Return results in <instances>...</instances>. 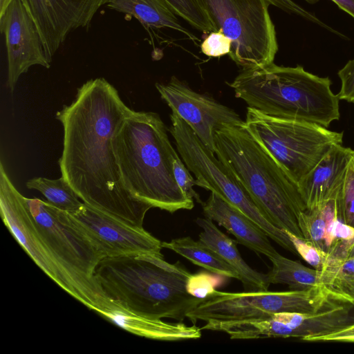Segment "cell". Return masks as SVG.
<instances>
[{
	"mask_svg": "<svg viewBox=\"0 0 354 354\" xmlns=\"http://www.w3.org/2000/svg\"><path fill=\"white\" fill-rule=\"evenodd\" d=\"M70 215L102 259L140 253L161 254L162 242L143 227L131 225L86 203Z\"/></svg>",
	"mask_w": 354,
	"mask_h": 354,
	"instance_id": "4fadbf2b",
	"label": "cell"
},
{
	"mask_svg": "<svg viewBox=\"0 0 354 354\" xmlns=\"http://www.w3.org/2000/svg\"><path fill=\"white\" fill-rule=\"evenodd\" d=\"M12 0H0V12ZM39 32L48 61L79 28L90 26L98 10L110 0H21Z\"/></svg>",
	"mask_w": 354,
	"mask_h": 354,
	"instance_id": "5bb4252c",
	"label": "cell"
},
{
	"mask_svg": "<svg viewBox=\"0 0 354 354\" xmlns=\"http://www.w3.org/2000/svg\"><path fill=\"white\" fill-rule=\"evenodd\" d=\"M101 316L123 329L140 337L161 341L196 339L201 337V328L182 322H168L115 310Z\"/></svg>",
	"mask_w": 354,
	"mask_h": 354,
	"instance_id": "ffe728a7",
	"label": "cell"
},
{
	"mask_svg": "<svg viewBox=\"0 0 354 354\" xmlns=\"http://www.w3.org/2000/svg\"><path fill=\"white\" fill-rule=\"evenodd\" d=\"M339 297L325 286L307 290L222 292L216 290L187 314L195 324L263 319L279 313H314Z\"/></svg>",
	"mask_w": 354,
	"mask_h": 354,
	"instance_id": "9c48e42d",
	"label": "cell"
},
{
	"mask_svg": "<svg viewBox=\"0 0 354 354\" xmlns=\"http://www.w3.org/2000/svg\"><path fill=\"white\" fill-rule=\"evenodd\" d=\"M215 154L232 171L255 205L275 226L304 239L298 218L307 209L297 183L241 126L215 132Z\"/></svg>",
	"mask_w": 354,
	"mask_h": 354,
	"instance_id": "277c9868",
	"label": "cell"
},
{
	"mask_svg": "<svg viewBox=\"0 0 354 354\" xmlns=\"http://www.w3.org/2000/svg\"><path fill=\"white\" fill-rule=\"evenodd\" d=\"M272 263L268 273L270 283L288 286L290 290H307L323 285L319 272L305 266L299 261L286 258L279 253L268 258Z\"/></svg>",
	"mask_w": 354,
	"mask_h": 354,
	"instance_id": "cb8c5ba5",
	"label": "cell"
},
{
	"mask_svg": "<svg viewBox=\"0 0 354 354\" xmlns=\"http://www.w3.org/2000/svg\"><path fill=\"white\" fill-rule=\"evenodd\" d=\"M162 247L175 252L214 274L239 280L238 272L200 240L194 241L189 236L177 238L168 242H162Z\"/></svg>",
	"mask_w": 354,
	"mask_h": 354,
	"instance_id": "603a6c76",
	"label": "cell"
},
{
	"mask_svg": "<svg viewBox=\"0 0 354 354\" xmlns=\"http://www.w3.org/2000/svg\"><path fill=\"white\" fill-rule=\"evenodd\" d=\"M201 205L205 216L225 228L237 243L268 258L279 253L261 228L216 193L211 192L207 200Z\"/></svg>",
	"mask_w": 354,
	"mask_h": 354,
	"instance_id": "ac0fdd59",
	"label": "cell"
},
{
	"mask_svg": "<svg viewBox=\"0 0 354 354\" xmlns=\"http://www.w3.org/2000/svg\"><path fill=\"white\" fill-rule=\"evenodd\" d=\"M133 111L105 79L86 82L72 103L56 114L64 129L59 165L62 177L84 203L143 227L152 206L126 188L112 145L113 136Z\"/></svg>",
	"mask_w": 354,
	"mask_h": 354,
	"instance_id": "6da1fadb",
	"label": "cell"
},
{
	"mask_svg": "<svg viewBox=\"0 0 354 354\" xmlns=\"http://www.w3.org/2000/svg\"><path fill=\"white\" fill-rule=\"evenodd\" d=\"M161 98L192 128L198 138L215 153V132L225 127L241 126L239 115L214 98L192 89L172 76L167 84L156 83Z\"/></svg>",
	"mask_w": 354,
	"mask_h": 354,
	"instance_id": "7c38bea8",
	"label": "cell"
},
{
	"mask_svg": "<svg viewBox=\"0 0 354 354\" xmlns=\"http://www.w3.org/2000/svg\"><path fill=\"white\" fill-rule=\"evenodd\" d=\"M339 192L320 206L302 212L298 218L304 238L326 253L334 241V227L339 218Z\"/></svg>",
	"mask_w": 354,
	"mask_h": 354,
	"instance_id": "7402d4cb",
	"label": "cell"
},
{
	"mask_svg": "<svg viewBox=\"0 0 354 354\" xmlns=\"http://www.w3.org/2000/svg\"><path fill=\"white\" fill-rule=\"evenodd\" d=\"M348 257H354V242L351 247L350 248L349 252H348Z\"/></svg>",
	"mask_w": 354,
	"mask_h": 354,
	"instance_id": "d590c367",
	"label": "cell"
},
{
	"mask_svg": "<svg viewBox=\"0 0 354 354\" xmlns=\"http://www.w3.org/2000/svg\"><path fill=\"white\" fill-rule=\"evenodd\" d=\"M231 47V39L220 30L209 32L201 45L203 54L214 57L229 54Z\"/></svg>",
	"mask_w": 354,
	"mask_h": 354,
	"instance_id": "1f68e13d",
	"label": "cell"
},
{
	"mask_svg": "<svg viewBox=\"0 0 354 354\" xmlns=\"http://www.w3.org/2000/svg\"><path fill=\"white\" fill-rule=\"evenodd\" d=\"M174 12L194 28L205 33L218 31L201 0H165Z\"/></svg>",
	"mask_w": 354,
	"mask_h": 354,
	"instance_id": "4316f807",
	"label": "cell"
},
{
	"mask_svg": "<svg viewBox=\"0 0 354 354\" xmlns=\"http://www.w3.org/2000/svg\"><path fill=\"white\" fill-rule=\"evenodd\" d=\"M354 306L342 297L314 313H281L288 325L287 337L316 342L354 324Z\"/></svg>",
	"mask_w": 354,
	"mask_h": 354,
	"instance_id": "e0dca14e",
	"label": "cell"
},
{
	"mask_svg": "<svg viewBox=\"0 0 354 354\" xmlns=\"http://www.w3.org/2000/svg\"><path fill=\"white\" fill-rule=\"evenodd\" d=\"M218 285L217 277L207 272H200L191 274L187 281L186 289L192 296L204 299L214 292Z\"/></svg>",
	"mask_w": 354,
	"mask_h": 354,
	"instance_id": "f546056e",
	"label": "cell"
},
{
	"mask_svg": "<svg viewBox=\"0 0 354 354\" xmlns=\"http://www.w3.org/2000/svg\"><path fill=\"white\" fill-rule=\"evenodd\" d=\"M341 88L337 95L339 100L354 104V59H350L337 73Z\"/></svg>",
	"mask_w": 354,
	"mask_h": 354,
	"instance_id": "d6a6232c",
	"label": "cell"
},
{
	"mask_svg": "<svg viewBox=\"0 0 354 354\" xmlns=\"http://www.w3.org/2000/svg\"><path fill=\"white\" fill-rule=\"evenodd\" d=\"M170 119L169 132L181 159L196 176V185L218 194L248 217L269 238L284 249L290 250L292 243L287 233L266 218L214 152L203 144L175 111H171Z\"/></svg>",
	"mask_w": 354,
	"mask_h": 354,
	"instance_id": "ba28073f",
	"label": "cell"
},
{
	"mask_svg": "<svg viewBox=\"0 0 354 354\" xmlns=\"http://www.w3.org/2000/svg\"><path fill=\"white\" fill-rule=\"evenodd\" d=\"M0 211L3 223L37 265L57 285L77 299V293L46 245L21 195L0 164Z\"/></svg>",
	"mask_w": 354,
	"mask_h": 354,
	"instance_id": "8fae6325",
	"label": "cell"
},
{
	"mask_svg": "<svg viewBox=\"0 0 354 354\" xmlns=\"http://www.w3.org/2000/svg\"><path fill=\"white\" fill-rule=\"evenodd\" d=\"M270 4L283 10L289 13H292L300 16L313 23L318 24L330 31H333L332 28L320 21L315 15L308 12L292 0H267Z\"/></svg>",
	"mask_w": 354,
	"mask_h": 354,
	"instance_id": "836d02e7",
	"label": "cell"
},
{
	"mask_svg": "<svg viewBox=\"0 0 354 354\" xmlns=\"http://www.w3.org/2000/svg\"><path fill=\"white\" fill-rule=\"evenodd\" d=\"M244 122L250 133L297 183L333 146L343 143V132L270 116L249 106Z\"/></svg>",
	"mask_w": 354,
	"mask_h": 354,
	"instance_id": "52a82bcc",
	"label": "cell"
},
{
	"mask_svg": "<svg viewBox=\"0 0 354 354\" xmlns=\"http://www.w3.org/2000/svg\"><path fill=\"white\" fill-rule=\"evenodd\" d=\"M190 275L179 261L170 263L154 253L103 258L95 270L106 295L123 310L180 322L203 300L187 292Z\"/></svg>",
	"mask_w": 354,
	"mask_h": 354,
	"instance_id": "7a4b0ae2",
	"label": "cell"
},
{
	"mask_svg": "<svg viewBox=\"0 0 354 354\" xmlns=\"http://www.w3.org/2000/svg\"><path fill=\"white\" fill-rule=\"evenodd\" d=\"M196 224L202 229L199 240L214 250L239 274L246 291L268 290V274L252 269L241 257L234 241L222 232L208 218H198Z\"/></svg>",
	"mask_w": 354,
	"mask_h": 354,
	"instance_id": "d6986e66",
	"label": "cell"
},
{
	"mask_svg": "<svg viewBox=\"0 0 354 354\" xmlns=\"http://www.w3.org/2000/svg\"><path fill=\"white\" fill-rule=\"evenodd\" d=\"M230 86L249 107L270 116L326 128L340 117L339 100L330 88V80L312 74L301 66H282L273 62L243 68Z\"/></svg>",
	"mask_w": 354,
	"mask_h": 354,
	"instance_id": "5b68a950",
	"label": "cell"
},
{
	"mask_svg": "<svg viewBox=\"0 0 354 354\" xmlns=\"http://www.w3.org/2000/svg\"><path fill=\"white\" fill-rule=\"evenodd\" d=\"M218 30L232 41L228 54L243 68L273 63L278 50L267 0H201Z\"/></svg>",
	"mask_w": 354,
	"mask_h": 354,
	"instance_id": "30bf717a",
	"label": "cell"
},
{
	"mask_svg": "<svg viewBox=\"0 0 354 354\" xmlns=\"http://www.w3.org/2000/svg\"><path fill=\"white\" fill-rule=\"evenodd\" d=\"M173 170L176 183L184 194L189 199H196L201 204L203 202L200 199L199 195L194 189L196 185L195 180L189 173V170L185 162L180 158L177 153L173 162Z\"/></svg>",
	"mask_w": 354,
	"mask_h": 354,
	"instance_id": "4dcf8cb0",
	"label": "cell"
},
{
	"mask_svg": "<svg viewBox=\"0 0 354 354\" xmlns=\"http://www.w3.org/2000/svg\"><path fill=\"white\" fill-rule=\"evenodd\" d=\"M354 19V0H331Z\"/></svg>",
	"mask_w": 354,
	"mask_h": 354,
	"instance_id": "e575fe53",
	"label": "cell"
},
{
	"mask_svg": "<svg viewBox=\"0 0 354 354\" xmlns=\"http://www.w3.org/2000/svg\"><path fill=\"white\" fill-rule=\"evenodd\" d=\"M292 241L298 255H299L309 265L320 271L327 258V253L310 241L299 238L293 234L286 231Z\"/></svg>",
	"mask_w": 354,
	"mask_h": 354,
	"instance_id": "f1b7e54d",
	"label": "cell"
},
{
	"mask_svg": "<svg viewBox=\"0 0 354 354\" xmlns=\"http://www.w3.org/2000/svg\"><path fill=\"white\" fill-rule=\"evenodd\" d=\"M351 302L353 304V305L354 306V295L353 297H352L351 300Z\"/></svg>",
	"mask_w": 354,
	"mask_h": 354,
	"instance_id": "8d00e7d4",
	"label": "cell"
},
{
	"mask_svg": "<svg viewBox=\"0 0 354 354\" xmlns=\"http://www.w3.org/2000/svg\"><path fill=\"white\" fill-rule=\"evenodd\" d=\"M25 199L46 245L72 283L77 300L101 315L122 309L99 285L95 270L102 257L70 214L39 198Z\"/></svg>",
	"mask_w": 354,
	"mask_h": 354,
	"instance_id": "8992f818",
	"label": "cell"
},
{
	"mask_svg": "<svg viewBox=\"0 0 354 354\" xmlns=\"http://www.w3.org/2000/svg\"><path fill=\"white\" fill-rule=\"evenodd\" d=\"M319 272L324 286L351 301L354 295V257L341 261L326 260Z\"/></svg>",
	"mask_w": 354,
	"mask_h": 354,
	"instance_id": "484cf974",
	"label": "cell"
},
{
	"mask_svg": "<svg viewBox=\"0 0 354 354\" xmlns=\"http://www.w3.org/2000/svg\"><path fill=\"white\" fill-rule=\"evenodd\" d=\"M0 30L5 37L11 91L32 66L50 68L39 32L21 0H12L0 12Z\"/></svg>",
	"mask_w": 354,
	"mask_h": 354,
	"instance_id": "9a60e30c",
	"label": "cell"
},
{
	"mask_svg": "<svg viewBox=\"0 0 354 354\" xmlns=\"http://www.w3.org/2000/svg\"><path fill=\"white\" fill-rule=\"evenodd\" d=\"M106 6L135 17L145 27L170 28L195 44L199 41L195 35L181 24L165 0H110Z\"/></svg>",
	"mask_w": 354,
	"mask_h": 354,
	"instance_id": "44dd1931",
	"label": "cell"
},
{
	"mask_svg": "<svg viewBox=\"0 0 354 354\" xmlns=\"http://www.w3.org/2000/svg\"><path fill=\"white\" fill-rule=\"evenodd\" d=\"M354 150L335 145L297 183L307 209L316 208L340 190Z\"/></svg>",
	"mask_w": 354,
	"mask_h": 354,
	"instance_id": "2e32d148",
	"label": "cell"
},
{
	"mask_svg": "<svg viewBox=\"0 0 354 354\" xmlns=\"http://www.w3.org/2000/svg\"><path fill=\"white\" fill-rule=\"evenodd\" d=\"M112 145L123 183L135 197L171 213L194 207V201L175 179L177 152L158 113L133 110L113 136Z\"/></svg>",
	"mask_w": 354,
	"mask_h": 354,
	"instance_id": "3957f363",
	"label": "cell"
},
{
	"mask_svg": "<svg viewBox=\"0 0 354 354\" xmlns=\"http://www.w3.org/2000/svg\"><path fill=\"white\" fill-rule=\"evenodd\" d=\"M26 185L28 189L41 192L50 204L69 214L76 212L84 204L69 183L62 177L58 179L36 177L26 182Z\"/></svg>",
	"mask_w": 354,
	"mask_h": 354,
	"instance_id": "d4e9b609",
	"label": "cell"
},
{
	"mask_svg": "<svg viewBox=\"0 0 354 354\" xmlns=\"http://www.w3.org/2000/svg\"><path fill=\"white\" fill-rule=\"evenodd\" d=\"M337 202L339 218L354 227V157L347 167Z\"/></svg>",
	"mask_w": 354,
	"mask_h": 354,
	"instance_id": "83f0119b",
	"label": "cell"
}]
</instances>
